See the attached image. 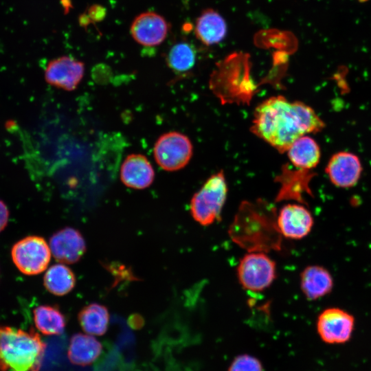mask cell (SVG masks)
Masks as SVG:
<instances>
[{
	"mask_svg": "<svg viewBox=\"0 0 371 371\" xmlns=\"http://www.w3.org/2000/svg\"><path fill=\"white\" fill-rule=\"evenodd\" d=\"M323 127V122L311 107L277 95L257 106L250 129L278 151L285 153L295 139Z\"/></svg>",
	"mask_w": 371,
	"mask_h": 371,
	"instance_id": "cell-1",
	"label": "cell"
},
{
	"mask_svg": "<svg viewBox=\"0 0 371 371\" xmlns=\"http://www.w3.org/2000/svg\"><path fill=\"white\" fill-rule=\"evenodd\" d=\"M278 213L271 203L258 199L243 201L228 229L232 241L247 252L280 251L282 236Z\"/></svg>",
	"mask_w": 371,
	"mask_h": 371,
	"instance_id": "cell-2",
	"label": "cell"
},
{
	"mask_svg": "<svg viewBox=\"0 0 371 371\" xmlns=\"http://www.w3.org/2000/svg\"><path fill=\"white\" fill-rule=\"evenodd\" d=\"M45 349L34 330L0 326V371H38Z\"/></svg>",
	"mask_w": 371,
	"mask_h": 371,
	"instance_id": "cell-3",
	"label": "cell"
},
{
	"mask_svg": "<svg viewBox=\"0 0 371 371\" xmlns=\"http://www.w3.org/2000/svg\"><path fill=\"white\" fill-rule=\"evenodd\" d=\"M227 191L223 171L210 177L190 200V211L194 220L203 226L220 221Z\"/></svg>",
	"mask_w": 371,
	"mask_h": 371,
	"instance_id": "cell-4",
	"label": "cell"
},
{
	"mask_svg": "<svg viewBox=\"0 0 371 371\" xmlns=\"http://www.w3.org/2000/svg\"><path fill=\"white\" fill-rule=\"evenodd\" d=\"M237 276L246 290L257 292L269 287L276 278V264L266 253L247 252L238 265Z\"/></svg>",
	"mask_w": 371,
	"mask_h": 371,
	"instance_id": "cell-5",
	"label": "cell"
},
{
	"mask_svg": "<svg viewBox=\"0 0 371 371\" xmlns=\"http://www.w3.org/2000/svg\"><path fill=\"white\" fill-rule=\"evenodd\" d=\"M157 164L164 170L176 171L184 168L193 154L190 139L184 134L170 131L161 135L153 148Z\"/></svg>",
	"mask_w": 371,
	"mask_h": 371,
	"instance_id": "cell-6",
	"label": "cell"
},
{
	"mask_svg": "<svg viewBox=\"0 0 371 371\" xmlns=\"http://www.w3.org/2000/svg\"><path fill=\"white\" fill-rule=\"evenodd\" d=\"M11 255L21 272L26 275H36L47 269L51 259V250L43 238L29 236L14 245Z\"/></svg>",
	"mask_w": 371,
	"mask_h": 371,
	"instance_id": "cell-7",
	"label": "cell"
},
{
	"mask_svg": "<svg viewBox=\"0 0 371 371\" xmlns=\"http://www.w3.org/2000/svg\"><path fill=\"white\" fill-rule=\"evenodd\" d=\"M355 325L354 316L339 307H328L317 317L316 330L321 340L328 344H343L352 335Z\"/></svg>",
	"mask_w": 371,
	"mask_h": 371,
	"instance_id": "cell-8",
	"label": "cell"
},
{
	"mask_svg": "<svg viewBox=\"0 0 371 371\" xmlns=\"http://www.w3.org/2000/svg\"><path fill=\"white\" fill-rule=\"evenodd\" d=\"M170 25L164 16L153 11L137 15L132 22L130 33L139 44L146 47L160 45L166 38Z\"/></svg>",
	"mask_w": 371,
	"mask_h": 371,
	"instance_id": "cell-9",
	"label": "cell"
},
{
	"mask_svg": "<svg viewBox=\"0 0 371 371\" xmlns=\"http://www.w3.org/2000/svg\"><path fill=\"white\" fill-rule=\"evenodd\" d=\"M85 74L82 62L68 56H63L49 61L45 71L46 82L65 91L74 90Z\"/></svg>",
	"mask_w": 371,
	"mask_h": 371,
	"instance_id": "cell-10",
	"label": "cell"
},
{
	"mask_svg": "<svg viewBox=\"0 0 371 371\" xmlns=\"http://www.w3.org/2000/svg\"><path fill=\"white\" fill-rule=\"evenodd\" d=\"M277 221L282 236L293 240L308 236L314 225L311 212L305 206L297 203L284 205L278 214Z\"/></svg>",
	"mask_w": 371,
	"mask_h": 371,
	"instance_id": "cell-11",
	"label": "cell"
},
{
	"mask_svg": "<svg viewBox=\"0 0 371 371\" xmlns=\"http://www.w3.org/2000/svg\"><path fill=\"white\" fill-rule=\"evenodd\" d=\"M49 248L58 262L74 264L85 254L86 244L79 231L71 227H65L52 236Z\"/></svg>",
	"mask_w": 371,
	"mask_h": 371,
	"instance_id": "cell-12",
	"label": "cell"
},
{
	"mask_svg": "<svg viewBox=\"0 0 371 371\" xmlns=\"http://www.w3.org/2000/svg\"><path fill=\"white\" fill-rule=\"evenodd\" d=\"M326 171L334 186L348 188L355 186L359 180L362 167L356 155L349 152H339L330 159Z\"/></svg>",
	"mask_w": 371,
	"mask_h": 371,
	"instance_id": "cell-13",
	"label": "cell"
},
{
	"mask_svg": "<svg viewBox=\"0 0 371 371\" xmlns=\"http://www.w3.org/2000/svg\"><path fill=\"white\" fill-rule=\"evenodd\" d=\"M300 289L309 301L328 295L333 289L334 280L330 272L317 265L306 267L300 276Z\"/></svg>",
	"mask_w": 371,
	"mask_h": 371,
	"instance_id": "cell-14",
	"label": "cell"
},
{
	"mask_svg": "<svg viewBox=\"0 0 371 371\" xmlns=\"http://www.w3.org/2000/svg\"><path fill=\"white\" fill-rule=\"evenodd\" d=\"M154 178V169L143 155H128L121 166V181L128 188L138 190L146 188L152 184Z\"/></svg>",
	"mask_w": 371,
	"mask_h": 371,
	"instance_id": "cell-15",
	"label": "cell"
},
{
	"mask_svg": "<svg viewBox=\"0 0 371 371\" xmlns=\"http://www.w3.org/2000/svg\"><path fill=\"white\" fill-rule=\"evenodd\" d=\"M194 34L205 45L220 43L227 34V25L222 16L212 9H206L196 19Z\"/></svg>",
	"mask_w": 371,
	"mask_h": 371,
	"instance_id": "cell-16",
	"label": "cell"
},
{
	"mask_svg": "<svg viewBox=\"0 0 371 371\" xmlns=\"http://www.w3.org/2000/svg\"><path fill=\"white\" fill-rule=\"evenodd\" d=\"M286 152L291 162L303 170L315 168L318 164L321 156L318 144L307 135L295 139Z\"/></svg>",
	"mask_w": 371,
	"mask_h": 371,
	"instance_id": "cell-17",
	"label": "cell"
},
{
	"mask_svg": "<svg viewBox=\"0 0 371 371\" xmlns=\"http://www.w3.org/2000/svg\"><path fill=\"white\" fill-rule=\"evenodd\" d=\"M102 346L93 336L76 333L69 341L68 358L76 365L87 366L94 362L100 355Z\"/></svg>",
	"mask_w": 371,
	"mask_h": 371,
	"instance_id": "cell-18",
	"label": "cell"
},
{
	"mask_svg": "<svg viewBox=\"0 0 371 371\" xmlns=\"http://www.w3.org/2000/svg\"><path fill=\"white\" fill-rule=\"evenodd\" d=\"M36 328L43 335H58L63 333L66 318L60 309L54 306L41 305L34 310Z\"/></svg>",
	"mask_w": 371,
	"mask_h": 371,
	"instance_id": "cell-19",
	"label": "cell"
},
{
	"mask_svg": "<svg viewBox=\"0 0 371 371\" xmlns=\"http://www.w3.org/2000/svg\"><path fill=\"white\" fill-rule=\"evenodd\" d=\"M78 321L80 326L87 333L93 335H102L108 328L109 311L104 306L92 303L80 311Z\"/></svg>",
	"mask_w": 371,
	"mask_h": 371,
	"instance_id": "cell-20",
	"label": "cell"
},
{
	"mask_svg": "<svg viewBox=\"0 0 371 371\" xmlns=\"http://www.w3.org/2000/svg\"><path fill=\"white\" fill-rule=\"evenodd\" d=\"M43 283L51 293L62 296L69 293L75 286L76 277L74 272L66 265L56 264L46 271Z\"/></svg>",
	"mask_w": 371,
	"mask_h": 371,
	"instance_id": "cell-21",
	"label": "cell"
},
{
	"mask_svg": "<svg viewBox=\"0 0 371 371\" xmlns=\"http://www.w3.org/2000/svg\"><path fill=\"white\" fill-rule=\"evenodd\" d=\"M196 58L194 47L189 43L181 41L170 47L166 56V62L173 71L184 73L192 69Z\"/></svg>",
	"mask_w": 371,
	"mask_h": 371,
	"instance_id": "cell-22",
	"label": "cell"
},
{
	"mask_svg": "<svg viewBox=\"0 0 371 371\" xmlns=\"http://www.w3.org/2000/svg\"><path fill=\"white\" fill-rule=\"evenodd\" d=\"M227 371H264V369L258 358L251 355L242 354L232 360Z\"/></svg>",
	"mask_w": 371,
	"mask_h": 371,
	"instance_id": "cell-23",
	"label": "cell"
},
{
	"mask_svg": "<svg viewBox=\"0 0 371 371\" xmlns=\"http://www.w3.org/2000/svg\"><path fill=\"white\" fill-rule=\"evenodd\" d=\"M9 218V211L5 203L0 200V232L7 226Z\"/></svg>",
	"mask_w": 371,
	"mask_h": 371,
	"instance_id": "cell-24",
	"label": "cell"
}]
</instances>
